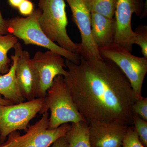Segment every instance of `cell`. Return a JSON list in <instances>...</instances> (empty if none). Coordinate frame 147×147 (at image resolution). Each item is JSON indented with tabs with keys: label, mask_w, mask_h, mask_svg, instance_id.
Segmentation results:
<instances>
[{
	"label": "cell",
	"mask_w": 147,
	"mask_h": 147,
	"mask_svg": "<svg viewBox=\"0 0 147 147\" xmlns=\"http://www.w3.org/2000/svg\"><path fill=\"white\" fill-rule=\"evenodd\" d=\"M64 80L76 108L87 123L133 125L132 106L137 101L130 82L118 66L102 59L78 64L65 59Z\"/></svg>",
	"instance_id": "1"
},
{
	"label": "cell",
	"mask_w": 147,
	"mask_h": 147,
	"mask_svg": "<svg viewBox=\"0 0 147 147\" xmlns=\"http://www.w3.org/2000/svg\"><path fill=\"white\" fill-rule=\"evenodd\" d=\"M49 110L51 111L49 129L57 128L69 123L86 122L76 108L62 75L56 76L47 90L39 114L42 115Z\"/></svg>",
	"instance_id": "2"
},
{
	"label": "cell",
	"mask_w": 147,
	"mask_h": 147,
	"mask_svg": "<svg viewBox=\"0 0 147 147\" xmlns=\"http://www.w3.org/2000/svg\"><path fill=\"white\" fill-rule=\"evenodd\" d=\"M40 13L41 10L38 8L27 17L16 16L7 19L8 34L22 40L26 45L44 47L57 53L74 63H79L80 55L63 49L46 36L39 25Z\"/></svg>",
	"instance_id": "3"
},
{
	"label": "cell",
	"mask_w": 147,
	"mask_h": 147,
	"mask_svg": "<svg viewBox=\"0 0 147 147\" xmlns=\"http://www.w3.org/2000/svg\"><path fill=\"white\" fill-rule=\"evenodd\" d=\"M38 5L41 10L39 25L46 36L63 49L77 54L78 44L71 40L67 31L65 0H38Z\"/></svg>",
	"instance_id": "4"
},
{
	"label": "cell",
	"mask_w": 147,
	"mask_h": 147,
	"mask_svg": "<svg viewBox=\"0 0 147 147\" xmlns=\"http://www.w3.org/2000/svg\"><path fill=\"white\" fill-rule=\"evenodd\" d=\"M102 59L118 66L130 82L137 100L143 98L142 89L147 73V58L132 55L125 48L113 43L98 48Z\"/></svg>",
	"instance_id": "5"
},
{
	"label": "cell",
	"mask_w": 147,
	"mask_h": 147,
	"mask_svg": "<svg viewBox=\"0 0 147 147\" xmlns=\"http://www.w3.org/2000/svg\"><path fill=\"white\" fill-rule=\"evenodd\" d=\"M49 113L46 112L34 124L31 125L24 135L15 131L8 135L7 147H49L57 139L63 137L71 127L69 123L57 128L49 129Z\"/></svg>",
	"instance_id": "6"
},
{
	"label": "cell",
	"mask_w": 147,
	"mask_h": 147,
	"mask_svg": "<svg viewBox=\"0 0 147 147\" xmlns=\"http://www.w3.org/2000/svg\"><path fill=\"white\" fill-rule=\"evenodd\" d=\"M44 98H36L13 105H0V144L8 135L17 130L26 131L29 123L39 113Z\"/></svg>",
	"instance_id": "7"
},
{
	"label": "cell",
	"mask_w": 147,
	"mask_h": 147,
	"mask_svg": "<svg viewBox=\"0 0 147 147\" xmlns=\"http://www.w3.org/2000/svg\"><path fill=\"white\" fill-rule=\"evenodd\" d=\"M64 57L51 50L38 51L31 59L37 84V97L44 98L56 76H65L67 70Z\"/></svg>",
	"instance_id": "8"
},
{
	"label": "cell",
	"mask_w": 147,
	"mask_h": 147,
	"mask_svg": "<svg viewBox=\"0 0 147 147\" xmlns=\"http://www.w3.org/2000/svg\"><path fill=\"white\" fill-rule=\"evenodd\" d=\"M144 8L143 0H117L115 15L117 30L113 43L131 53L134 39L131 18L134 13L141 18Z\"/></svg>",
	"instance_id": "9"
},
{
	"label": "cell",
	"mask_w": 147,
	"mask_h": 147,
	"mask_svg": "<svg viewBox=\"0 0 147 147\" xmlns=\"http://www.w3.org/2000/svg\"><path fill=\"white\" fill-rule=\"evenodd\" d=\"M72 12V20L79 29L81 43L78 44L77 54L86 59H102L96 45L91 32V13L84 0H65Z\"/></svg>",
	"instance_id": "10"
},
{
	"label": "cell",
	"mask_w": 147,
	"mask_h": 147,
	"mask_svg": "<svg viewBox=\"0 0 147 147\" xmlns=\"http://www.w3.org/2000/svg\"><path fill=\"white\" fill-rule=\"evenodd\" d=\"M128 125L112 123L95 122L88 124L91 147H120Z\"/></svg>",
	"instance_id": "11"
},
{
	"label": "cell",
	"mask_w": 147,
	"mask_h": 147,
	"mask_svg": "<svg viewBox=\"0 0 147 147\" xmlns=\"http://www.w3.org/2000/svg\"><path fill=\"white\" fill-rule=\"evenodd\" d=\"M16 77L22 96L30 100L37 97V84L31 58L28 51H22L16 63Z\"/></svg>",
	"instance_id": "12"
},
{
	"label": "cell",
	"mask_w": 147,
	"mask_h": 147,
	"mask_svg": "<svg viewBox=\"0 0 147 147\" xmlns=\"http://www.w3.org/2000/svg\"><path fill=\"white\" fill-rule=\"evenodd\" d=\"M13 48L15 52L11 57L12 63L9 70L5 74L0 75V94L16 104L24 102L25 99L19 89L15 73L17 61L23 51L21 43L17 42Z\"/></svg>",
	"instance_id": "13"
},
{
	"label": "cell",
	"mask_w": 147,
	"mask_h": 147,
	"mask_svg": "<svg viewBox=\"0 0 147 147\" xmlns=\"http://www.w3.org/2000/svg\"><path fill=\"white\" fill-rule=\"evenodd\" d=\"M91 26L92 36L98 48L114 42L117 30L115 17L91 13Z\"/></svg>",
	"instance_id": "14"
},
{
	"label": "cell",
	"mask_w": 147,
	"mask_h": 147,
	"mask_svg": "<svg viewBox=\"0 0 147 147\" xmlns=\"http://www.w3.org/2000/svg\"><path fill=\"white\" fill-rule=\"evenodd\" d=\"M69 147H91L89 135L88 124L85 122L71 123L67 133Z\"/></svg>",
	"instance_id": "15"
},
{
	"label": "cell",
	"mask_w": 147,
	"mask_h": 147,
	"mask_svg": "<svg viewBox=\"0 0 147 147\" xmlns=\"http://www.w3.org/2000/svg\"><path fill=\"white\" fill-rule=\"evenodd\" d=\"M18 39L10 34H0V72L4 74L9 69L10 59L8 57L9 51L13 48Z\"/></svg>",
	"instance_id": "16"
},
{
	"label": "cell",
	"mask_w": 147,
	"mask_h": 147,
	"mask_svg": "<svg viewBox=\"0 0 147 147\" xmlns=\"http://www.w3.org/2000/svg\"><path fill=\"white\" fill-rule=\"evenodd\" d=\"M90 13H99L113 18L115 12L117 0H84Z\"/></svg>",
	"instance_id": "17"
},
{
	"label": "cell",
	"mask_w": 147,
	"mask_h": 147,
	"mask_svg": "<svg viewBox=\"0 0 147 147\" xmlns=\"http://www.w3.org/2000/svg\"><path fill=\"white\" fill-rule=\"evenodd\" d=\"M133 44H137L141 47L144 57L147 58V26L142 25L138 26L134 31Z\"/></svg>",
	"instance_id": "18"
},
{
	"label": "cell",
	"mask_w": 147,
	"mask_h": 147,
	"mask_svg": "<svg viewBox=\"0 0 147 147\" xmlns=\"http://www.w3.org/2000/svg\"><path fill=\"white\" fill-rule=\"evenodd\" d=\"M133 125L142 144L147 147V121L133 115Z\"/></svg>",
	"instance_id": "19"
},
{
	"label": "cell",
	"mask_w": 147,
	"mask_h": 147,
	"mask_svg": "<svg viewBox=\"0 0 147 147\" xmlns=\"http://www.w3.org/2000/svg\"><path fill=\"white\" fill-rule=\"evenodd\" d=\"M122 147H145L142 144L134 126L128 127L123 140Z\"/></svg>",
	"instance_id": "20"
},
{
	"label": "cell",
	"mask_w": 147,
	"mask_h": 147,
	"mask_svg": "<svg viewBox=\"0 0 147 147\" xmlns=\"http://www.w3.org/2000/svg\"><path fill=\"white\" fill-rule=\"evenodd\" d=\"M133 115H136L141 118L147 121V98L143 97L142 99L137 100L132 106Z\"/></svg>",
	"instance_id": "21"
},
{
	"label": "cell",
	"mask_w": 147,
	"mask_h": 147,
	"mask_svg": "<svg viewBox=\"0 0 147 147\" xmlns=\"http://www.w3.org/2000/svg\"><path fill=\"white\" fill-rule=\"evenodd\" d=\"M18 9L21 15L28 16L34 11V5L30 0H24L18 7Z\"/></svg>",
	"instance_id": "22"
},
{
	"label": "cell",
	"mask_w": 147,
	"mask_h": 147,
	"mask_svg": "<svg viewBox=\"0 0 147 147\" xmlns=\"http://www.w3.org/2000/svg\"><path fill=\"white\" fill-rule=\"evenodd\" d=\"M52 147H69L68 139L66 135L57 139L53 143Z\"/></svg>",
	"instance_id": "23"
},
{
	"label": "cell",
	"mask_w": 147,
	"mask_h": 147,
	"mask_svg": "<svg viewBox=\"0 0 147 147\" xmlns=\"http://www.w3.org/2000/svg\"><path fill=\"white\" fill-rule=\"evenodd\" d=\"M7 25V19H4L3 17L0 9V34H8Z\"/></svg>",
	"instance_id": "24"
},
{
	"label": "cell",
	"mask_w": 147,
	"mask_h": 147,
	"mask_svg": "<svg viewBox=\"0 0 147 147\" xmlns=\"http://www.w3.org/2000/svg\"><path fill=\"white\" fill-rule=\"evenodd\" d=\"M11 6L14 8H18L24 0H7Z\"/></svg>",
	"instance_id": "25"
},
{
	"label": "cell",
	"mask_w": 147,
	"mask_h": 147,
	"mask_svg": "<svg viewBox=\"0 0 147 147\" xmlns=\"http://www.w3.org/2000/svg\"><path fill=\"white\" fill-rule=\"evenodd\" d=\"M14 104V103L13 102H11L10 100H7V99L4 98L0 94V105H13Z\"/></svg>",
	"instance_id": "26"
},
{
	"label": "cell",
	"mask_w": 147,
	"mask_h": 147,
	"mask_svg": "<svg viewBox=\"0 0 147 147\" xmlns=\"http://www.w3.org/2000/svg\"><path fill=\"white\" fill-rule=\"evenodd\" d=\"M7 144L6 142L3 144L0 145V147H7Z\"/></svg>",
	"instance_id": "27"
},
{
	"label": "cell",
	"mask_w": 147,
	"mask_h": 147,
	"mask_svg": "<svg viewBox=\"0 0 147 147\" xmlns=\"http://www.w3.org/2000/svg\"><path fill=\"white\" fill-rule=\"evenodd\" d=\"M122 147V146H121V147Z\"/></svg>",
	"instance_id": "28"
}]
</instances>
